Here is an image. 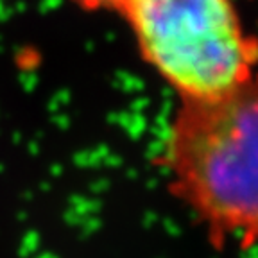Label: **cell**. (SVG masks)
I'll return each mask as SVG.
<instances>
[{
  "instance_id": "cell-2",
  "label": "cell",
  "mask_w": 258,
  "mask_h": 258,
  "mask_svg": "<svg viewBox=\"0 0 258 258\" xmlns=\"http://www.w3.org/2000/svg\"><path fill=\"white\" fill-rule=\"evenodd\" d=\"M120 16L181 102L219 97L258 70V38L235 0H127Z\"/></svg>"
},
{
  "instance_id": "cell-1",
  "label": "cell",
  "mask_w": 258,
  "mask_h": 258,
  "mask_svg": "<svg viewBox=\"0 0 258 258\" xmlns=\"http://www.w3.org/2000/svg\"><path fill=\"white\" fill-rule=\"evenodd\" d=\"M158 165L212 246L258 247V70L219 97L179 102Z\"/></svg>"
},
{
  "instance_id": "cell-3",
  "label": "cell",
  "mask_w": 258,
  "mask_h": 258,
  "mask_svg": "<svg viewBox=\"0 0 258 258\" xmlns=\"http://www.w3.org/2000/svg\"><path fill=\"white\" fill-rule=\"evenodd\" d=\"M76 8L86 13H117L120 15L127 0H70Z\"/></svg>"
}]
</instances>
